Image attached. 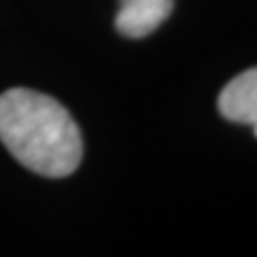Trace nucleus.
I'll use <instances>...</instances> for the list:
<instances>
[{
  "instance_id": "1",
  "label": "nucleus",
  "mask_w": 257,
  "mask_h": 257,
  "mask_svg": "<svg viewBox=\"0 0 257 257\" xmlns=\"http://www.w3.org/2000/svg\"><path fill=\"white\" fill-rule=\"evenodd\" d=\"M0 142L24 167L45 178L71 176L84 155L82 133L67 107L28 88L0 94Z\"/></svg>"
},
{
  "instance_id": "2",
  "label": "nucleus",
  "mask_w": 257,
  "mask_h": 257,
  "mask_svg": "<svg viewBox=\"0 0 257 257\" xmlns=\"http://www.w3.org/2000/svg\"><path fill=\"white\" fill-rule=\"evenodd\" d=\"M174 0H120L114 26L126 39H144L172 15Z\"/></svg>"
},
{
  "instance_id": "3",
  "label": "nucleus",
  "mask_w": 257,
  "mask_h": 257,
  "mask_svg": "<svg viewBox=\"0 0 257 257\" xmlns=\"http://www.w3.org/2000/svg\"><path fill=\"white\" fill-rule=\"evenodd\" d=\"M219 111L236 124H257V67L236 75L219 94Z\"/></svg>"
},
{
  "instance_id": "4",
  "label": "nucleus",
  "mask_w": 257,
  "mask_h": 257,
  "mask_svg": "<svg viewBox=\"0 0 257 257\" xmlns=\"http://www.w3.org/2000/svg\"><path fill=\"white\" fill-rule=\"evenodd\" d=\"M253 133H255V138H257V124H253Z\"/></svg>"
}]
</instances>
